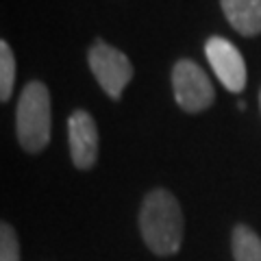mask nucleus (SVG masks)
Instances as JSON below:
<instances>
[{
  "instance_id": "nucleus-1",
  "label": "nucleus",
  "mask_w": 261,
  "mask_h": 261,
  "mask_svg": "<svg viewBox=\"0 0 261 261\" xmlns=\"http://www.w3.org/2000/svg\"><path fill=\"white\" fill-rule=\"evenodd\" d=\"M142 240L157 257H172L183 244V211L172 192L152 190L146 194L140 209Z\"/></svg>"
},
{
  "instance_id": "nucleus-2",
  "label": "nucleus",
  "mask_w": 261,
  "mask_h": 261,
  "mask_svg": "<svg viewBox=\"0 0 261 261\" xmlns=\"http://www.w3.org/2000/svg\"><path fill=\"white\" fill-rule=\"evenodd\" d=\"M50 92L42 81H31L22 89L15 109V133L22 150L42 152L50 142Z\"/></svg>"
},
{
  "instance_id": "nucleus-3",
  "label": "nucleus",
  "mask_w": 261,
  "mask_h": 261,
  "mask_svg": "<svg viewBox=\"0 0 261 261\" xmlns=\"http://www.w3.org/2000/svg\"><path fill=\"white\" fill-rule=\"evenodd\" d=\"M89 68H92L98 85L113 100H120L124 87L133 79V65H130L128 57L111 44H105L102 39H96L94 46L89 48Z\"/></svg>"
},
{
  "instance_id": "nucleus-4",
  "label": "nucleus",
  "mask_w": 261,
  "mask_h": 261,
  "mask_svg": "<svg viewBox=\"0 0 261 261\" xmlns=\"http://www.w3.org/2000/svg\"><path fill=\"white\" fill-rule=\"evenodd\" d=\"M172 89L178 107L187 113L205 111L216 98L209 76L202 72L200 65H196L190 59L176 61L172 68Z\"/></svg>"
},
{
  "instance_id": "nucleus-5",
  "label": "nucleus",
  "mask_w": 261,
  "mask_h": 261,
  "mask_svg": "<svg viewBox=\"0 0 261 261\" xmlns=\"http://www.w3.org/2000/svg\"><path fill=\"white\" fill-rule=\"evenodd\" d=\"M205 55L216 76L220 79V83L228 92H244V87H246V63H244V57L238 48L224 37H209L205 44Z\"/></svg>"
},
{
  "instance_id": "nucleus-6",
  "label": "nucleus",
  "mask_w": 261,
  "mask_h": 261,
  "mask_svg": "<svg viewBox=\"0 0 261 261\" xmlns=\"http://www.w3.org/2000/svg\"><path fill=\"white\" fill-rule=\"evenodd\" d=\"M68 142L72 163L79 170H89L98 161V126L87 111L76 109L68 118Z\"/></svg>"
},
{
  "instance_id": "nucleus-7",
  "label": "nucleus",
  "mask_w": 261,
  "mask_h": 261,
  "mask_svg": "<svg viewBox=\"0 0 261 261\" xmlns=\"http://www.w3.org/2000/svg\"><path fill=\"white\" fill-rule=\"evenodd\" d=\"M231 27L246 37L261 33V0H220Z\"/></svg>"
},
{
  "instance_id": "nucleus-8",
  "label": "nucleus",
  "mask_w": 261,
  "mask_h": 261,
  "mask_svg": "<svg viewBox=\"0 0 261 261\" xmlns=\"http://www.w3.org/2000/svg\"><path fill=\"white\" fill-rule=\"evenodd\" d=\"M235 261H261V238L246 224H238L231 235Z\"/></svg>"
},
{
  "instance_id": "nucleus-9",
  "label": "nucleus",
  "mask_w": 261,
  "mask_h": 261,
  "mask_svg": "<svg viewBox=\"0 0 261 261\" xmlns=\"http://www.w3.org/2000/svg\"><path fill=\"white\" fill-rule=\"evenodd\" d=\"M15 83V57L11 46L0 39V102L9 100Z\"/></svg>"
},
{
  "instance_id": "nucleus-10",
  "label": "nucleus",
  "mask_w": 261,
  "mask_h": 261,
  "mask_svg": "<svg viewBox=\"0 0 261 261\" xmlns=\"http://www.w3.org/2000/svg\"><path fill=\"white\" fill-rule=\"evenodd\" d=\"M0 261H20L18 233L7 222H0Z\"/></svg>"
},
{
  "instance_id": "nucleus-11",
  "label": "nucleus",
  "mask_w": 261,
  "mask_h": 261,
  "mask_svg": "<svg viewBox=\"0 0 261 261\" xmlns=\"http://www.w3.org/2000/svg\"><path fill=\"white\" fill-rule=\"evenodd\" d=\"M259 105H261V92H259Z\"/></svg>"
}]
</instances>
